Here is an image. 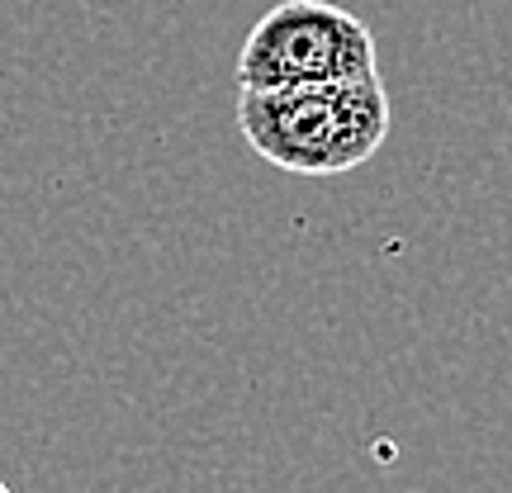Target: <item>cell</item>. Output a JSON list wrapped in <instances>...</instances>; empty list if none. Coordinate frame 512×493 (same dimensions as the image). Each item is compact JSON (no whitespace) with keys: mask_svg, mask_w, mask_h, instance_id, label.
<instances>
[{"mask_svg":"<svg viewBox=\"0 0 512 493\" xmlns=\"http://www.w3.org/2000/svg\"><path fill=\"white\" fill-rule=\"evenodd\" d=\"M394 110L380 72L347 81H309L242 91V143L290 176H342L366 166L389 138Z\"/></svg>","mask_w":512,"mask_h":493,"instance_id":"1","label":"cell"},{"mask_svg":"<svg viewBox=\"0 0 512 493\" xmlns=\"http://www.w3.org/2000/svg\"><path fill=\"white\" fill-rule=\"evenodd\" d=\"M375 72V38L332 0H280L252 24L238 53L242 91L347 81Z\"/></svg>","mask_w":512,"mask_h":493,"instance_id":"2","label":"cell"},{"mask_svg":"<svg viewBox=\"0 0 512 493\" xmlns=\"http://www.w3.org/2000/svg\"><path fill=\"white\" fill-rule=\"evenodd\" d=\"M0 493H5V479H0Z\"/></svg>","mask_w":512,"mask_h":493,"instance_id":"3","label":"cell"}]
</instances>
